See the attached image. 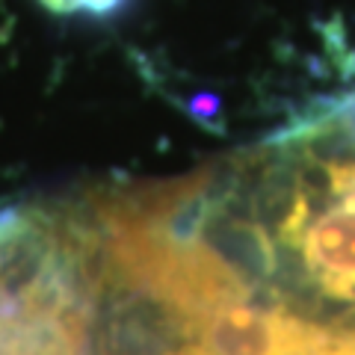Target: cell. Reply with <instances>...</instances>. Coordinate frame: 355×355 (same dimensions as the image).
Returning <instances> with one entry per match:
<instances>
[{"label": "cell", "instance_id": "cell-1", "mask_svg": "<svg viewBox=\"0 0 355 355\" xmlns=\"http://www.w3.org/2000/svg\"><path fill=\"white\" fill-rule=\"evenodd\" d=\"M57 12H110L119 0H44Z\"/></svg>", "mask_w": 355, "mask_h": 355}, {"label": "cell", "instance_id": "cell-2", "mask_svg": "<svg viewBox=\"0 0 355 355\" xmlns=\"http://www.w3.org/2000/svg\"><path fill=\"white\" fill-rule=\"evenodd\" d=\"M317 355H355V335H329Z\"/></svg>", "mask_w": 355, "mask_h": 355}]
</instances>
